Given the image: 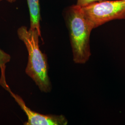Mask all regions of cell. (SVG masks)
<instances>
[{
  "label": "cell",
  "mask_w": 125,
  "mask_h": 125,
  "mask_svg": "<svg viewBox=\"0 0 125 125\" xmlns=\"http://www.w3.org/2000/svg\"><path fill=\"white\" fill-rule=\"evenodd\" d=\"M17 32L19 39L25 44L28 53L26 74L41 91L49 93L52 87L48 74L47 56L40 48V37L43 40L41 34L37 30L28 29L26 26L19 28Z\"/></svg>",
  "instance_id": "obj_1"
},
{
  "label": "cell",
  "mask_w": 125,
  "mask_h": 125,
  "mask_svg": "<svg viewBox=\"0 0 125 125\" xmlns=\"http://www.w3.org/2000/svg\"><path fill=\"white\" fill-rule=\"evenodd\" d=\"M65 20L72 46L73 60L76 64H85L91 55L90 36L94 27L85 18L81 7L73 5L67 9Z\"/></svg>",
  "instance_id": "obj_2"
},
{
  "label": "cell",
  "mask_w": 125,
  "mask_h": 125,
  "mask_svg": "<svg viewBox=\"0 0 125 125\" xmlns=\"http://www.w3.org/2000/svg\"><path fill=\"white\" fill-rule=\"evenodd\" d=\"M81 8L94 29L113 20H125V0H103Z\"/></svg>",
  "instance_id": "obj_3"
},
{
  "label": "cell",
  "mask_w": 125,
  "mask_h": 125,
  "mask_svg": "<svg viewBox=\"0 0 125 125\" xmlns=\"http://www.w3.org/2000/svg\"><path fill=\"white\" fill-rule=\"evenodd\" d=\"M16 102L27 115L28 120L24 123L25 125H66L68 121L62 115H45L34 112L27 107L21 97L14 94L11 89L8 91Z\"/></svg>",
  "instance_id": "obj_4"
},
{
  "label": "cell",
  "mask_w": 125,
  "mask_h": 125,
  "mask_svg": "<svg viewBox=\"0 0 125 125\" xmlns=\"http://www.w3.org/2000/svg\"><path fill=\"white\" fill-rule=\"evenodd\" d=\"M30 14V27L29 28L36 30L41 34L40 10L39 0H27Z\"/></svg>",
  "instance_id": "obj_5"
},
{
  "label": "cell",
  "mask_w": 125,
  "mask_h": 125,
  "mask_svg": "<svg viewBox=\"0 0 125 125\" xmlns=\"http://www.w3.org/2000/svg\"><path fill=\"white\" fill-rule=\"evenodd\" d=\"M11 56L9 54L5 52L0 48V69L1 72V76L0 77V85L5 90L8 91L10 89L9 85L7 84L6 76L5 70L6 64L10 61Z\"/></svg>",
  "instance_id": "obj_6"
},
{
  "label": "cell",
  "mask_w": 125,
  "mask_h": 125,
  "mask_svg": "<svg viewBox=\"0 0 125 125\" xmlns=\"http://www.w3.org/2000/svg\"><path fill=\"white\" fill-rule=\"evenodd\" d=\"M102 0H77L76 5L80 7H83L85 5L93 3L94 2L100 1Z\"/></svg>",
  "instance_id": "obj_7"
},
{
  "label": "cell",
  "mask_w": 125,
  "mask_h": 125,
  "mask_svg": "<svg viewBox=\"0 0 125 125\" xmlns=\"http://www.w3.org/2000/svg\"><path fill=\"white\" fill-rule=\"evenodd\" d=\"M1 0H0V1H1ZM6 0L8 1L9 2H10V3H13V2L15 1L16 0Z\"/></svg>",
  "instance_id": "obj_8"
}]
</instances>
